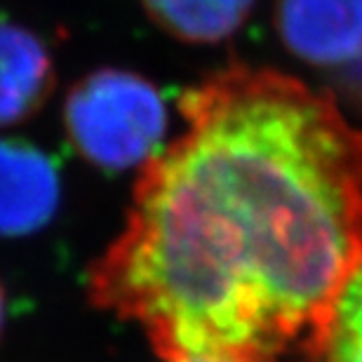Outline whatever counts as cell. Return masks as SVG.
<instances>
[{
  "label": "cell",
  "mask_w": 362,
  "mask_h": 362,
  "mask_svg": "<svg viewBox=\"0 0 362 362\" xmlns=\"http://www.w3.org/2000/svg\"><path fill=\"white\" fill-rule=\"evenodd\" d=\"M313 353L322 362H362V262L332 303Z\"/></svg>",
  "instance_id": "52a82bcc"
},
{
  "label": "cell",
  "mask_w": 362,
  "mask_h": 362,
  "mask_svg": "<svg viewBox=\"0 0 362 362\" xmlns=\"http://www.w3.org/2000/svg\"><path fill=\"white\" fill-rule=\"evenodd\" d=\"M64 129L92 168L141 170L165 146L168 106L148 78L125 69H97L69 90Z\"/></svg>",
  "instance_id": "7a4b0ae2"
},
{
  "label": "cell",
  "mask_w": 362,
  "mask_h": 362,
  "mask_svg": "<svg viewBox=\"0 0 362 362\" xmlns=\"http://www.w3.org/2000/svg\"><path fill=\"white\" fill-rule=\"evenodd\" d=\"M165 362H245L233 358H177V360H165Z\"/></svg>",
  "instance_id": "ba28073f"
},
{
  "label": "cell",
  "mask_w": 362,
  "mask_h": 362,
  "mask_svg": "<svg viewBox=\"0 0 362 362\" xmlns=\"http://www.w3.org/2000/svg\"><path fill=\"white\" fill-rule=\"evenodd\" d=\"M52 54L38 33L0 19V129L33 118L54 92Z\"/></svg>",
  "instance_id": "5b68a950"
},
{
  "label": "cell",
  "mask_w": 362,
  "mask_h": 362,
  "mask_svg": "<svg viewBox=\"0 0 362 362\" xmlns=\"http://www.w3.org/2000/svg\"><path fill=\"white\" fill-rule=\"evenodd\" d=\"M3 325H5V289L0 282V334H3Z\"/></svg>",
  "instance_id": "9c48e42d"
},
{
  "label": "cell",
  "mask_w": 362,
  "mask_h": 362,
  "mask_svg": "<svg viewBox=\"0 0 362 362\" xmlns=\"http://www.w3.org/2000/svg\"><path fill=\"white\" fill-rule=\"evenodd\" d=\"M62 202V179L52 158L24 139L0 136V238L45 228Z\"/></svg>",
  "instance_id": "277c9868"
},
{
  "label": "cell",
  "mask_w": 362,
  "mask_h": 362,
  "mask_svg": "<svg viewBox=\"0 0 362 362\" xmlns=\"http://www.w3.org/2000/svg\"><path fill=\"white\" fill-rule=\"evenodd\" d=\"M275 31L296 59L344 66L362 57V0H278Z\"/></svg>",
  "instance_id": "3957f363"
},
{
  "label": "cell",
  "mask_w": 362,
  "mask_h": 362,
  "mask_svg": "<svg viewBox=\"0 0 362 362\" xmlns=\"http://www.w3.org/2000/svg\"><path fill=\"white\" fill-rule=\"evenodd\" d=\"M257 0H141L153 24L175 40L219 45L245 26Z\"/></svg>",
  "instance_id": "8992f818"
},
{
  "label": "cell",
  "mask_w": 362,
  "mask_h": 362,
  "mask_svg": "<svg viewBox=\"0 0 362 362\" xmlns=\"http://www.w3.org/2000/svg\"><path fill=\"white\" fill-rule=\"evenodd\" d=\"M179 111L184 134L141 168L90 299L165 360L313 349L362 262V132L332 94L247 64L188 88Z\"/></svg>",
  "instance_id": "6da1fadb"
}]
</instances>
